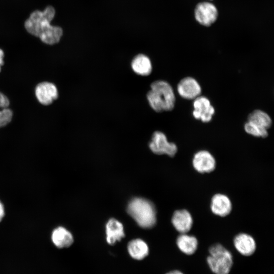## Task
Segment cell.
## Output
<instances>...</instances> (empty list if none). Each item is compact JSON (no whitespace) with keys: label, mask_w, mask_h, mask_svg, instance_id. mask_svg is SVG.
I'll return each instance as SVG.
<instances>
[{"label":"cell","mask_w":274,"mask_h":274,"mask_svg":"<svg viewBox=\"0 0 274 274\" xmlns=\"http://www.w3.org/2000/svg\"><path fill=\"white\" fill-rule=\"evenodd\" d=\"M106 240L111 245H115L125 236L122 224L114 218L110 219L106 225Z\"/></svg>","instance_id":"obj_15"},{"label":"cell","mask_w":274,"mask_h":274,"mask_svg":"<svg viewBox=\"0 0 274 274\" xmlns=\"http://www.w3.org/2000/svg\"><path fill=\"white\" fill-rule=\"evenodd\" d=\"M172 223L175 229L180 233H188L192 228L193 220L190 213L185 209L174 212Z\"/></svg>","instance_id":"obj_12"},{"label":"cell","mask_w":274,"mask_h":274,"mask_svg":"<svg viewBox=\"0 0 274 274\" xmlns=\"http://www.w3.org/2000/svg\"><path fill=\"white\" fill-rule=\"evenodd\" d=\"M35 94L39 101L45 106L52 104L58 96L56 86L48 82L39 83L36 87Z\"/></svg>","instance_id":"obj_11"},{"label":"cell","mask_w":274,"mask_h":274,"mask_svg":"<svg viewBox=\"0 0 274 274\" xmlns=\"http://www.w3.org/2000/svg\"><path fill=\"white\" fill-rule=\"evenodd\" d=\"M176 245L177 248L184 255L192 256L197 251L198 242L197 238L188 233H180L177 237Z\"/></svg>","instance_id":"obj_16"},{"label":"cell","mask_w":274,"mask_h":274,"mask_svg":"<svg viewBox=\"0 0 274 274\" xmlns=\"http://www.w3.org/2000/svg\"><path fill=\"white\" fill-rule=\"evenodd\" d=\"M244 129L247 133L256 137L264 138L268 134L267 129L260 127L249 121L245 124Z\"/></svg>","instance_id":"obj_22"},{"label":"cell","mask_w":274,"mask_h":274,"mask_svg":"<svg viewBox=\"0 0 274 274\" xmlns=\"http://www.w3.org/2000/svg\"><path fill=\"white\" fill-rule=\"evenodd\" d=\"M4 52L2 49H0V72L1 70V66L4 64Z\"/></svg>","instance_id":"obj_25"},{"label":"cell","mask_w":274,"mask_h":274,"mask_svg":"<svg viewBox=\"0 0 274 274\" xmlns=\"http://www.w3.org/2000/svg\"><path fill=\"white\" fill-rule=\"evenodd\" d=\"M192 115L197 120L203 122H210L215 113V109L210 100L203 96H199L194 99Z\"/></svg>","instance_id":"obj_6"},{"label":"cell","mask_w":274,"mask_h":274,"mask_svg":"<svg viewBox=\"0 0 274 274\" xmlns=\"http://www.w3.org/2000/svg\"><path fill=\"white\" fill-rule=\"evenodd\" d=\"M127 212L142 228H153L156 223V210L154 204L150 200L134 197L129 202Z\"/></svg>","instance_id":"obj_2"},{"label":"cell","mask_w":274,"mask_h":274,"mask_svg":"<svg viewBox=\"0 0 274 274\" xmlns=\"http://www.w3.org/2000/svg\"><path fill=\"white\" fill-rule=\"evenodd\" d=\"M55 16V9L51 6L46 7L43 11H34L25 20L24 27L29 33L39 38L52 25Z\"/></svg>","instance_id":"obj_4"},{"label":"cell","mask_w":274,"mask_h":274,"mask_svg":"<svg viewBox=\"0 0 274 274\" xmlns=\"http://www.w3.org/2000/svg\"><path fill=\"white\" fill-rule=\"evenodd\" d=\"M131 66L135 73L143 76L149 75L152 71L150 58L143 54H139L133 58Z\"/></svg>","instance_id":"obj_18"},{"label":"cell","mask_w":274,"mask_h":274,"mask_svg":"<svg viewBox=\"0 0 274 274\" xmlns=\"http://www.w3.org/2000/svg\"><path fill=\"white\" fill-rule=\"evenodd\" d=\"M149 147L154 154H166L170 157H174L178 151L177 145L174 143L169 142L165 134L159 131L153 133Z\"/></svg>","instance_id":"obj_5"},{"label":"cell","mask_w":274,"mask_h":274,"mask_svg":"<svg viewBox=\"0 0 274 274\" xmlns=\"http://www.w3.org/2000/svg\"><path fill=\"white\" fill-rule=\"evenodd\" d=\"M51 238L54 245L60 249L70 247L74 241L72 234L63 227L55 228L52 232Z\"/></svg>","instance_id":"obj_17"},{"label":"cell","mask_w":274,"mask_h":274,"mask_svg":"<svg viewBox=\"0 0 274 274\" xmlns=\"http://www.w3.org/2000/svg\"><path fill=\"white\" fill-rule=\"evenodd\" d=\"M177 91L182 98L186 99H194L200 96L201 88L194 78L187 77L179 82L177 86Z\"/></svg>","instance_id":"obj_10"},{"label":"cell","mask_w":274,"mask_h":274,"mask_svg":"<svg viewBox=\"0 0 274 274\" xmlns=\"http://www.w3.org/2000/svg\"><path fill=\"white\" fill-rule=\"evenodd\" d=\"M5 215L4 208L3 204L0 202V222Z\"/></svg>","instance_id":"obj_24"},{"label":"cell","mask_w":274,"mask_h":274,"mask_svg":"<svg viewBox=\"0 0 274 274\" xmlns=\"http://www.w3.org/2000/svg\"><path fill=\"white\" fill-rule=\"evenodd\" d=\"M248 121L266 129L270 127L272 120L270 117L265 112L260 110H255L249 114Z\"/></svg>","instance_id":"obj_19"},{"label":"cell","mask_w":274,"mask_h":274,"mask_svg":"<svg viewBox=\"0 0 274 274\" xmlns=\"http://www.w3.org/2000/svg\"><path fill=\"white\" fill-rule=\"evenodd\" d=\"M197 21L204 26H210L217 19L218 11L216 7L209 2L198 4L194 11Z\"/></svg>","instance_id":"obj_8"},{"label":"cell","mask_w":274,"mask_h":274,"mask_svg":"<svg viewBox=\"0 0 274 274\" xmlns=\"http://www.w3.org/2000/svg\"><path fill=\"white\" fill-rule=\"evenodd\" d=\"M232 203L226 195L217 193L213 196L210 208L212 212L218 216L224 217L228 215L232 210Z\"/></svg>","instance_id":"obj_13"},{"label":"cell","mask_w":274,"mask_h":274,"mask_svg":"<svg viewBox=\"0 0 274 274\" xmlns=\"http://www.w3.org/2000/svg\"><path fill=\"white\" fill-rule=\"evenodd\" d=\"M235 250L245 257L252 256L257 249L256 242L254 237L246 233H239L236 235L233 240Z\"/></svg>","instance_id":"obj_9"},{"label":"cell","mask_w":274,"mask_h":274,"mask_svg":"<svg viewBox=\"0 0 274 274\" xmlns=\"http://www.w3.org/2000/svg\"><path fill=\"white\" fill-rule=\"evenodd\" d=\"M63 35L61 27L52 25L50 28L42 33L39 38L44 43L48 45H54L58 43Z\"/></svg>","instance_id":"obj_20"},{"label":"cell","mask_w":274,"mask_h":274,"mask_svg":"<svg viewBox=\"0 0 274 274\" xmlns=\"http://www.w3.org/2000/svg\"><path fill=\"white\" fill-rule=\"evenodd\" d=\"M10 102L8 97L0 92V127L9 123L13 117V112L8 108Z\"/></svg>","instance_id":"obj_21"},{"label":"cell","mask_w":274,"mask_h":274,"mask_svg":"<svg viewBox=\"0 0 274 274\" xmlns=\"http://www.w3.org/2000/svg\"><path fill=\"white\" fill-rule=\"evenodd\" d=\"M147 98L150 106L157 112L172 111L176 102L172 87L163 80L156 81L151 84Z\"/></svg>","instance_id":"obj_1"},{"label":"cell","mask_w":274,"mask_h":274,"mask_svg":"<svg viewBox=\"0 0 274 274\" xmlns=\"http://www.w3.org/2000/svg\"><path fill=\"white\" fill-rule=\"evenodd\" d=\"M164 274H185V273L179 269H175L170 270L165 272Z\"/></svg>","instance_id":"obj_23"},{"label":"cell","mask_w":274,"mask_h":274,"mask_svg":"<svg viewBox=\"0 0 274 274\" xmlns=\"http://www.w3.org/2000/svg\"><path fill=\"white\" fill-rule=\"evenodd\" d=\"M127 251L131 259L140 261L149 256L150 249L144 240L138 238L132 239L127 243Z\"/></svg>","instance_id":"obj_14"},{"label":"cell","mask_w":274,"mask_h":274,"mask_svg":"<svg viewBox=\"0 0 274 274\" xmlns=\"http://www.w3.org/2000/svg\"><path fill=\"white\" fill-rule=\"evenodd\" d=\"M192 165L194 169L199 173H210L215 169L216 161L210 152L200 150L194 155Z\"/></svg>","instance_id":"obj_7"},{"label":"cell","mask_w":274,"mask_h":274,"mask_svg":"<svg viewBox=\"0 0 274 274\" xmlns=\"http://www.w3.org/2000/svg\"><path fill=\"white\" fill-rule=\"evenodd\" d=\"M206 262L214 274H229L234 264L233 256L221 244L216 243L209 247Z\"/></svg>","instance_id":"obj_3"}]
</instances>
